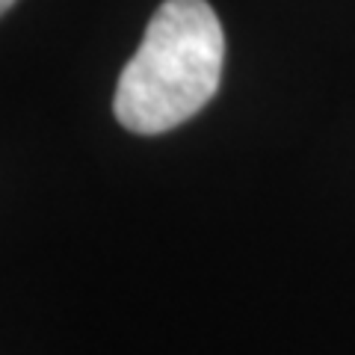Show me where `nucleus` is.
Wrapping results in <instances>:
<instances>
[{"label": "nucleus", "instance_id": "obj_1", "mask_svg": "<svg viewBox=\"0 0 355 355\" xmlns=\"http://www.w3.org/2000/svg\"><path fill=\"white\" fill-rule=\"evenodd\" d=\"M222 65L225 33L207 0H163L116 83L119 125L142 137L184 125L216 95Z\"/></svg>", "mask_w": 355, "mask_h": 355}, {"label": "nucleus", "instance_id": "obj_2", "mask_svg": "<svg viewBox=\"0 0 355 355\" xmlns=\"http://www.w3.org/2000/svg\"><path fill=\"white\" fill-rule=\"evenodd\" d=\"M12 3H15V0H0V15H3V12H6V9H9V6H12Z\"/></svg>", "mask_w": 355, "mask_h": 355}]
</instances>
